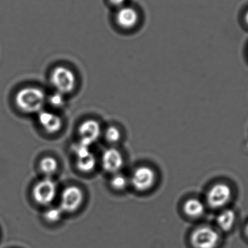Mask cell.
I'll list each match as a JSON object with an SVG mask.
<instances>
[{"mask_svg": "<svg viewBox=\"0 0 248 248\" xmlns=\"http://www.w3.org/2000/svg\"><path fill=\"white\" fill-rule=\"evenodd\" d=\"M232 197V190L227 184L218 183L211 186L207 193V202L212 208H221L227 205Z\"/></svg>", "mask_w": 248, "mask_h": 248, "instance_id": "obj_7", "label": "cell"}, {"mask_svg": "<svg viewBox=\"0 0 248 248\" xmlns=\"http://www.w3.org/2000/svg\"><path fill=\"white\" fill-rule=\"evenodd\" d=\"M84 201L81 189L77 186H68L61 193L59 207L65 214H74L81 208Z\"/></svg>", "mask_w": 248, "mask_h": 248, "instance_id": "obj_4", "label": "cell"}, {"mask_svg": "<svg viewBox=\"0 0 248 248\" xmlns=\"http://www.w3.org/2000/svg\"><path fill=\"white\" fill-rule=\"evenodd\" d=\"M156 181L155 172L148 166H140L135 169L131 176V185L138 192L150 190Z\"/></svg>", "mask_w": 248, "mask_h": 248, "instance_id": "obj_6", "label": "cell"}, {"mask_svg": "<svg viewBox=\"0 0 248 248\" xmlns=\"http://www.w3.org/2000/svg\"><path fill=\"white\" fill-rule=\"evenodd\" d=\"M102 166L108 173H119L124 165L122 153L115 148H109L102 155Z\"/></svg>", "mask_w": 248, "mask_h": 248, "instance_id": "obj_9", "label": "cell"}, {"mask_svg": "<svg viewBox=\"0 0 248 248\" xmlns=\"http://www.w3.org/2000/svg\"><path fill=\"white\" fill-rule=\"evenodd\" d=\"M245 233H246V237L248 238V223L246 225V228H245Z\"/></svg>", "mask_w": 248, "mask_h": 248, "instance_id": "obj_21", "label": "cell"}, {"mask_svg": "<svg viewBox=\"0 0 248 248\" xmlns=\"http://www.w3.org/2000/svg\"><path fill=\"white\" fill-rule=\"evenodd\" d=\"M205 207L203 202L198 198H190L185 201L183 211L186 217L190 218H198L205 213Z\"/></svg>", "mask_w": 248, "mask_h": 248, "instance_id": "obj_12", "label": "cell"}, {"mask_svg": "<svg viewBox=\"0 0 248 248\" xmlns=\"http://www.w3.org/2000/svg\"><path fill=\"white\" fill-rule=\"evenodd\" d=\"M49 103L52 107L61 108L65 106V95L56 92L49 97Z\"/></svg>", "mask_w": 248, "mask_h": 248, "instance_id": "obj_19", "label": "cell"}, {"mask_svg": "<svg viewBox=\"0 0 248 248\" xmlns=\"http://www.w3.org/2000/svg\"><path fill=\"white\" fill-rule=\"evenodd\" d=\"M58 193L56 182L51 178L45 177L36 184L33 189V199L38 204L44 206L51 205Z\"/></svg>", "mask_w": 248, "mask_h": 248, "instance_id": "obj_5", "label": "cell"}, {"mask_svg": "<svg viewBox=\"0 0 248 248\" xmlns=\"http://www.w3.org/2000/svg\"><path fill=\"white\" fill-rule=\"evenodd\" d=\"M128 179L122 173H115L110 179V186L115 190L122 191L128 186Z\"/></svg>", "mask_w": 248, "mask_h": 248, "instance_id": "obj_17", "label": "cell"}, {"mask_svg": "<svg viewBox=\"0 0 248 248\" xmlns=\"http://www.w3.org/2000/svg\"><path fill=\"white\" fill-rule=\"evenodd\" d=\"M236 221V215L234 211L226 209L221 211L217 218V223L221 231L230 232L234 227Z\"/></svg>", "mask_w": 248, "mask_h": 248, "instance_id": "obj_13", "label": "cell"}, {"mask_svg": "<svg viewBox=\"0 0 248 248\" xmlns=\"http://www.w3.org/2000/svg\"><path fill=\"white\" fill-rule=\"evenodd\" d=\"M41 171L46 177L51 178L58 169V162L52 157H45L41 160L39 164Z\"/></svg>", "mask_w": 248, "mask_h": 248, "instance_id": "obj_15", "label": "cell"}, {"mask_svg": "<svg viewBox=\"0 0 248 248\" xmlns=\"http://www.w3.org/2000/svg\"><path fill=\"white\" fill-rule=\"evenodd\" d=\"M50 82L58 93L70 94L77 87V77L72 70L60 65L52 70L50 75Z\"/></svg>", "mask_w": 248, "mask_h": 248, "instance_id": "obj_2", "label": "cell"}, {"mask_svg": "<svg viewBox=\"0 0 248 248\" xmlns=\"http://www.w3.org/2000/svg\"><path fill=\"white\" fill-rule=\"evenodd\" d=\"M38 122L48 134L59 132L62 127V121L59 116L52 112L42 110L38 115Z\"/></svg>", "mask_w": 248, "mask_h": 248, "instance_id": "obj_11", "label": "cell"}, {"mask_svg": "<svg viewBox=\"0 0 248 248\" xmlns=\"http://www.w3.org/2000/svg\"><path fill=\"white\" fill-rule=\"evenodd\" d=\"M15 101L19 110L24 113H39L45 106L46 95L40 89L26 87L16 94Z\"/></svg>", "mask_w": 248, "mask_h": 248, "instance_id": "obj_1", "label": "cell"}, {"mask_svg": "<svg viewBox=\"0 0 248 248\" xmlns=\"http://www.w3.org/2000/svg\"><path fill=\"white\" fill-rule=\"evenodd\" d=\"M63 211L59 206L51 207L44 214L45 219L51 224H57L62 220L64 215Z\"/></svg>", "mask_w": 248, "mask_h": 248, "instance_id": "obj_16", "label": "cell"}, {"mask_svg": "<svg viewBox=\"0 0 248 248\" xmlns=\"http://www.w3.org/2000/svg\"><path fill=\"white\" fill-rule=\"evenodd\" d=\"M96 163L97 160L92 152L77 156L76 165L77 169L82 173H90L93 171L95 168Z\"/></svg>", "mask_w": 248, "mask_h": 248, "instance_id": "obj_14", "label": "cell"}, {"mask_svg": "<svg viewBox=\"0 0 248 248\" xmlns=\"http://www.w3.org/2000/svg\"><path fill=\"white\" fill-rule=\"evenodd\" d=\"M220 239L217 230L209 226H201L192 231L189 241L193 248H217Z\"/></svg>", "mask_w": 248, "mask_h": 248, "instance_id": "obj_3", "label": "cell"}, {"mask_svg": "<svg viewBox=\"0 0 248 248\" xmlns=\"http://www.w3.org/2000/svg\"><path fill=\"white\" fill-rule=\"evenodd\" d=\"M140 20V15L137 9L131 5H125L117 9L116 21L118 26L125 30L133 29Z\"/></svg>", "mask_w": 248, "mask_h": 248, "instance_id": "obj_8", "label": "cell"}, {"mask_svg": "<svg viewBox=\"0 0 248 248\" xmlns=\"http://www.w3.org/2000/svg\"><path fill=\"white\" fill-rule=\"evenodd\" d=\"M106 138L108 141L112 144L119 142L122 138V133L120 130L116 126H110L106 131Z\"/></svg>", "mask_w": 248, "mask_h": 248, "instance_id": "obj_18", "label": "cell"}, {"mask_svg": "<svg viewBox=\"0 0 248 248\" xmlns=\"http://www.w3.org/2000/svg\"><path fill=\"white\" fill-rule=\"evenodd\" d=\"M101 134L100 124L93 119L84 121L78 127L80 141L91 146L95 142Z\"/></svg>", "mask_w": 248, "mask_h": 248, "instance_id": "obj_10", "label": "cell"}, {"mask_svg": "<svg viewBox=\"0 0 248 248\" xmlns=\"http://www.w3.org/2000/svg\"><path fill=\"white\" fill-rule=\"evenodd\" d=\"M246 23H247L248 24V12L247 13H246Z\"/></svg>", "mask_w": 248, "mask_h": 248, "instance_id": "obj_22", "label": "cell"}, {"mask_svg": "<svg viewBox=\"0 0 248 248\" xmlns=\"http://www.w3.org/2000/svg\"><path fill=\"white\" fill-rule=\"evenodd\" d=\"M109 1L113 7L119 9L126 4L127 0H109Z\"/></svg>", "mask_w": 248, "mask_h": 248, "instance_id": "obj_20", "label": "cell"}]
</instances>
